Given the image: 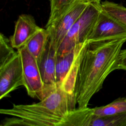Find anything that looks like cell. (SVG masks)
Listing matches in <instances>:
<instances>
[{"label": "cell", "mask_w": 126, "mask_h": 126, "mask_svg": "<svg viewBox=\"0 0 126 126\" xmlns=\"http://www.w3.org/2000/svg\"><path fill=\"white\" fill-rule=\"evenodd\" d=\"M50 39L48 31L42 28L38 31L24 46L38 63Z\"/></svg>", "instance_id": "cell-11"}, {"label": "cell", "mask_w": 126, "mask_h": 126, "mask_svg": "<svg viewBox=\"0 0 126 126\" xmlns=\"http://www.w3.org/2000/svg\"><path fill=\"white\" fill-rule=\"evenodd\" d=\"M56 58L57 50L49 40L42 58L38 63L47 95L58 86L56 71Z\"/></svg>", "instance_id": "cell-10"}, {"label": "cell", "mask_w": 126, "mask_h": 126, "mask_svg": "<svg viewBox=\"0 0 126 126\" xmlns=\"http://www.w3.org/2000/svg\"><path fill=\"white\" fill-rule=\"evenodd\" d=\"M89 3L76 1L64 14L50 23H47L45 29L50 34L51 45L57 50L66 34L81 16Z\"/></svg>", "instance_id": "cell-6"}, {"label": "cell", "mask_w": 126, "mask_h": 126, "mask_svg": "<svg viewBox=\"0 0 126 126\" xmlns=\"http://www.w3.org/2000/svg\"><path fill=\"white\" fill-rule=\"evenodd\" d=\"M103 10L126 26V8L122 4L105 1L101 3Z\"/></svg>", "instance_id": "cell-15"}, {"label": "cell", "mask_w": 126, "mask_h": 126, "mask_svg": "<svg viewBox=\"0 0 126 126\" xmlns=\"http://www.w3.org/2000/svg\"><path fill=\"white\" fill-rule=\"evenodd\" d=\"M89 126H126V112L97 117H92Z\"/></svg>", "instance_id": "cell-13"}, {"label": "cell", "mask_w": 126, "mask_h": 126, "mask_svg": "<svg viewBox=\"0 0 126 126\" xmlns=\"http://www.w3.org/2000/svg\"><path fill=\"white\" fill-rule=\"evenodd\" d=\"M76 0H50V11L47 23H50L66 12Z\"/></svg>", "instance_id": "cell-14"}, {"label": "cell", "mask_w": 126, "mask_h": 126, "mask_svg": "<svg viewBox=\"0 0 126 126\" xmlns=\"http://www.w3.org/2000/svg\"><path fill=\"white\" fill-rule=\"evenodd\" d=\"M41 29L32 15H20L15 23L14 33L10 37L12 47L18 50L24 46Z\"/></svg>", "instance_id": "cell-9"}, {"label": "cell", "mask_w": 126, "mask_h": 126, "mask_svg": "<svg viewBox=\"0 0 126 126\" xmlns=\"http://www.w3.org/2000/svg\"><path fill=\"white\" fill-rule=\"evenodd\" d=\"M76 1H83L87 3H100V0H76Z\"/></svg>", "instance_id": "cell-18"}, {"label": "cell", "mask_w": 126, "mask_h": 126, "mask_svg": "<svg viewBox=\"0 0 126 126\" xmlns=\"http://www.w3.org/2000/svg\"><path fill=\"white\" fill-rule=\"evenodd\" d=\"M88 41L78 44L56 58V79L58 85L69 94H74L79 66Z\"/></svg>", "instance_id": "cell-3"}, {"label": "cell", "mask_w": 126, "mask_h": 126, "mask_svg": "<svg viewBox=\"0 0 126 126\" xmlns=\"http://www.w3.org/2000/svg\"><path fill=\"white\" fill-rule=\"evenodd\" d=\"M120 38L126 39V26L101 9L87 40H108Z\"/></svg>", "instance_id": "cell-8"}, {"label": "cell", "mask_w": 126, "mask_h": 126, "mask_svg": "<svg viewBox=\"0 0 126 126\" xmlns=\"http://www.w3.org/2000/svg\"><path fill=\"white\" fill-rule=\"evenodd\" d=\"M74 94H69L60 85L39 102L13 104L0 109V113L12 117L1 121L0 126H63L70 112L76 109Z\"/></svg>", "instance_id": "cell-2"}, {"label": "cell", "mask_w": 126, "mask_h": 126, "mask_svg": "<svg viewBox=\"0 0 126 126\" xmlns=\"http://www.w3.org/2000/svg\"><path fill=\"white\" fill-rule=\"evenodd\" d=\"M20 86H24L23 67L18 51L8 60L0 64V99Z\"/></svg>", "instance_id": "cell-7"}, {"label": "cell", "mask_w": 126, "mask_h": 126, "mask_svg": "<svg viewBox=\"0 0 126 126\" xmlns=\"http://www.w3.org/2000/svg\"><path fill=\"white\" fill-rule=\"evenodd\" d=\"M101 9V3H89L66 34L57 54L66 53L76 45L87 41Z\"/></svg>", "instance_id": "cell-4"}, {"label": "cell", "mask_w": 126, "mask_h": 126, "mask_svg": "<svg viewBox=\"0 0 126 126\" xmlns=\"http://www.w3.org/2000/svg\"><path fill=\"white\" fill-rule=\"evenodd\" d=\"M126 39L88 41L76 79L74 95L78 108H86L101 88L112 71L116 70L119 54Z\"/></svg>", "instance_id": "cell-1"}, {"label": "cell", "mask_w": 126, "mask_h": 126, "mask_svg": "<svg viewBox=\"0 0 126 126\" xmlns=\"http://www.w3.org/2000/svg\"><path fill=\"white\" fill-rule=\"evenodd\" d=\"M16 51L12 47L10 39H8L2 33L0 34V64L13 56Z\"/></svg>", "instance_id": "cell-16"}, {"label": "cell", "mask_w": 126, "mask_h": 126, "mask_svg": "<svg viewBox=\"0 0 126 126\" xmlns=\"http://www.w3.org/2000/svg\"><path fill=\"white\" fill-rule=\"evenodd\" d=\"M93 115L100 117L126 112V97L119 98L110 103L92 108Z\"/></svg>", "instance_id": "cell-12"}, {"label": "cell", "mask_w": 126, "mask_h": 126, "mask_svg": "<svg viewBox=\"0 0 126 126\" xmlns=\"http://www.w3.org/2000/svg\"><path fill=\"white\" fill-rule=\"evenodd\" d=\"M119 69L126 71V49L120 51L116 67V70Z\"/></svg>", "instance_id": "cell-17"}, {"label": "cell", "mask_w": 126, "mask_h": 126, "mask_svg": "<svg viewBox=\"0 0 126 126\" xmlns=\"http://www.w3.org/2000/svg\"><path fill=\"white\" fill-rule=\"evenodd\" d=\"M21 59L24 86L31 97L42 100L47 94L38 63L25 46L17 50Z\"/></svg>", "instance_id": "cell-5"}]
</instances>
